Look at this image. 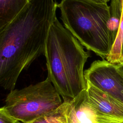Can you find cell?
Returning a JSON list of instances; mask_svg holds the SVG:
<instances>
[{"mask_svg": "<svg viewBox=\"0 0 123 123\" xmlns=\"http://www.w3.org/2000/svg\"><path fill=\"white\" fill-rule=\"evenodd\" d=\"M54 0H29L0 30V86L14 89L22 71L45 53L49 28L57 18Z\"/></svg>", "mask_w": 123, "mask_h": 123, "instance_id": "obj_1", "label": "cell"}, {"mask_svg": "<svg viewBox=\"0 0 123 123\" xmlns=\"http://www.w3.org/2000/svg\"><path fill=\"white\" fill-rule=\"evenodd\" d=\"M44 55L47 77L63 102L71 100L86 89L84 67L90 53L57 18L49 28Z\"/></svg>", "mask_w": 123, "mask_h": 123, "instance_id": "obj_2", "label": "cell"}, {"mask_svg": "<svg viewBox=\"0 0 123 123\" xmlns=\"http://www.w3.org/2000/svg\"><path fill=\"white\" fill-rule=\"evenodd\" d=\"M58 7L65 28L87 50L106 59L112 48L107 25L110 16L107 3L62 0Z\"/></svg>", "mask_w": 123, "mask_h": 123, "instance_id": "obj_3", "label": "cell"}, {"mask_svg": "<svg viewBox=\"0 0 123 123\" xmlns=\"http://www.w3.org/2000/svg\"><path fill=\"white\" fill-rule=\"evenodd\" d=\"M62 103L60 95L47 77L36 84L10 91L3 107L17 120L29 123L54 111Z\"/></svg>", "mask_w": 123, "mask_h": 123, "instance_id": "obj_4", "label": "cell"}, {"mask_svg": "<svg viewBox=\"0 0 123 123\" xmlns=\"http://www.w3.org/2000/svg\"><path fill=\"white\" fill-rule=\"evenodd\" d=\"M86 82L123 103V73L106 60L94 61L84 71Z\"/></svg>", "mask_w": 123, "mask_h": 123, "instance_id": "obj_5", "label": "cell"}, {"mask_svg": "<svg viewBox=\"0 0 123 123\" xmlns=\"http://www.w3.org/2000/svg\"><path fill=\"white\" fill-rule=\"evenodd\" d=\"M86 100L97 116L123 118V103L86 82Z\"/></svg>", "mask_w": 123, "mask_h": 123, "instance_id": "obj_6", "label": "cell"}, {"mask_svg": "<svg viewBox=\"0 0 123 123\" xmlns=\"http://www.w3.org/2000/svg\"><path fill=\"white\" fill-rule=\"evenodd\" d=\"M65 102L67 123H97V115L86 100V89Z\"/></svg>", "mask_w": 123, "mask_h": 123, "instance_id": "obj_7", "label": "cell"}, {"mask_svg": "<svg viewBox=\"0 0 123 123\" xmlns=\"http://www.w3.org/2000/svg\"><path fill=\"white\" fill-rule=\"evenodd\" d=\"M29 0H0V30L13 20Z\"/></svg>", "mask_w": 123, "mask_h": 123, "instance_id": "obj_8", "label": "cell"}, {"mask_svg": "<svg viewBox=\"0 0 123 123\" xmlns=\"http://www.w3.org/2000/svg\"><path fill=\"white\" fill-rule=\"evenodd\" d=\"M110 16L107 22V27L110 34V42L112 47L117 34L122 15L121 0H111Z\"/></svg>", "mask_w": 123, "mask_h": 123, "instance_id": "obj_9", "label": "cell"}, {"mask_svg": "<svg viewBox=\"0 0 123 123\" xmlns=\"http://www.w3.org/2000/svg\"><path fill=\"white\" fill-rule=\"evenodd\" d=\"M122 4V15L115 40L108 56L105 59L108 62L115 64L122 63L121 58V45L123 39V0Z\"/></svg>", "mask_w": 123, "mask_h": 123, "instance_id": "obj_10", "label": "cell"}, {"mask_svg": "<svg viewBox=\"0 0 123 123\" xmlns=\"http://www.w3.org/2000/svg\"><path fill=\"white\" fill-rule=\"evenodd\" d=\"M29 123H67L65 102H63L62 104L54 111Z\"/></svg>", "mask_w": 123, "mask_h": 123, "instance_id": "obj_11", "label": "cell"}, {"mask_svg": "<svg viewBox=\"0 0 123 123\" xmlns=\"http://www.w3.org/2000/svg\"><path fill=\"white\" fill-rule=\"evenodd\" d=\"M0 123H20V122L10 115L3 107L0 108Z\"/></svg>", "mask_w": 123, "mask_h": 123, "instance_id": "obj_12", "label": "cell"}, {"mask_svg": "<svg viewBox=\"0 0 123 123\" xmlns=\"http://www.w3.org/2000/svg\"><path fill=\"white\" fill-rule=\"evenodd\" d=\"M97 123H123V118H112L103 116H97Z\"/></svg>", "mask_w": 123, "mask_h": 123, "instance_id": "obj_13", "label": "cell"}, {"mask_svg": "<svg viewBox=\"0 0 123 123\" xmlns=\"http://www.w3.org/2000/svg\"><path fill=\"white\" fill-rule=\"evenodd\" d=\"M94 1L98 2V3H107L111 0H91Z\"/></svg>", "mask_w": 123, "mask_h": 123, "instance_id": "obj_14", "label": "cell"}, {"mask_svg": "<svg viewBox=\"0 0 123 123\" xmlns=\"http://www.w3.org/2000/svg\"><path fill=\"white\" fill-rule=\"evenodd\" d=\"M121 58H122V61L123 62V39L122 45H121Z\"/></svg>", "mask_w": 123, "mask_h": 123, "instance_id": "obj_15", "label": "cell"}, {"mask_svg": "<svg viewBox=\"0 0 123 123\" xmlns=\"http://www.w3.org/2000/svg\"><path fill=\"white\" fill-rule=\"evenodd\" d=\"M118 67L120 69V70L123 73V65L121 64H118Z\"/></svg>", "mask_w": 123, "mask_h": 123, "instance_id": "obj_16", "label": "cell"}, {"mask_svg": "<svg viewBox=\"0 0 123 123\" xmlns=\"http://www.w3.org/2000/svg\"><path fill=\"white\" fill-rule=\"evenodd\" d=\"M120 64H122V65H123V62H122V63H120Z\"/></svg>", "mask_w": 123, "mask_h": 123, "instance_id": "obj_17", "label": "cell"}]
</instances>
